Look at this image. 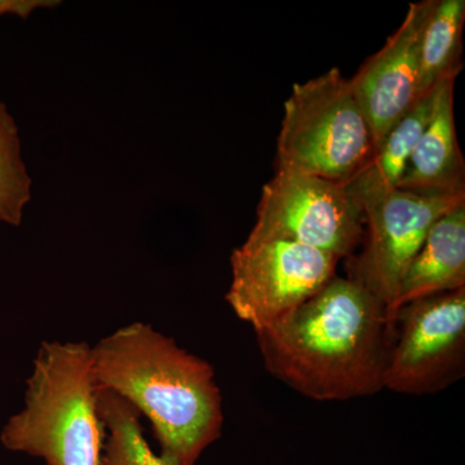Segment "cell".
<instances>
[{
    "instance_id": "1",
    "label": "cell",
    "mask_w": 465,
    "mask_h": 465,
    "mask_svg": "<svg viewBox=\"0 0 465 465\" xmlns=\"http://www.w3.org/2000/svg\"><path fill=\"white\" fill-rule=\"evenodd\" d=\"M255 335L265 369L308 399L349 401L384 390L394 338L387 309L351 278L335 275L302 307Z\"/></svg>"
},
{
    "instance_id": "2",
    "label": "cell",
    "mask_w": 465,
    "mask_h": 465,
    "mask_svg": "<svg viewBox=\"0 0 465 465\" xmlns=\"http://www.w3.org/2000/svg\"><path fill=\"white\" fill-rule=\"evenodd\" d=\"M92 371L109 391L145 415L173 465H194L222 437L223 397L215 370L173 339L134 322L91 347Z\"/></svg>"
},
{
    "instance_id": "3",
    "label": "cell",
    "mask_w": 465,
    "mask_h": 465,
    "mask_svg": "<svg viewBox=\"0 0 465 465\" xmlns=\"http://www.w3.org/2000/svg\"><path fill=\"white\" fill-rule=\"evenodd\" d=\"M87 342L43 341L25 409L5 428L7 448L47 465H100L105 428Z\"/></svg>"
},
{
    "instance_id": "4",
    "label": "cell",
    "mask_w": 465,
    "mask_h": 465,
    "mask_svg": "<svg viewBox=\"0 0 465 465\" xmlns=\"http://www.w3.org/2000/svg\"><path fill=\"white\" fill-rule=\"evenodd\" d=\"M374 150L371 128L338 67L293 85L284 103L277 166L345 185Z\"/></svg>"
},
{
    "instance_id": "5",
    "label": "cell",
    "mask_w": 465,
    "mask_h": 465,
    "mask_svg": "<svg viewBox=\"0 0 465 465\" xmlns=\"http://www.w3.org/2000/svg\"><path fill=\"white\" fill-rule=\"evenodd\" d=\"M339 262L298 242L247 237L232 251L225 300L235 316L259 331L317 295L335 277Z\"/></svg>"
},
{
    "instance_id": "6",
    "label": "cell",
    "mask_w": 465,
    "mask_h": 465,
    "mask_svg": "<svg viewBox=\"0 0 465 465\" xmlns=\"http://www.w3.org/2000/svg\"><path fill=\"white\" fill-rule=\"evenodd\" d=\"M365 217L344 185L277 166L262 188L258 219L249 238H280L322 251L339 260L362 243Z\"/></svg>"
},
{
    "instance_id": "7",
    "label": "cell",
    "mask_w": 465,
    "mask_h": 465,
    "mask_svg": "<svg viewBox=\"0 0 465 465\" xmlns=\"http://www.w3.org/2000/svg\"><path fill=\"white\" fill-rule=\"evenodd\" d=\"M465 374V289L400 308L384 371V390L428 396Z\"/></svg>"
},
{
    "instance_id": "8",
    "label": "cell",
    "mask_w": 465,
    "mask_h": 465,
    "mask_svg": "<svg viewBox=\"0 0 465 465\" xmlns=\"http://www.w3.org/2000/svg\"><path fill=\"white\" fill-rule=\"evenodd\" d=\"M463 201L465 194L424 195L394 189L363 208V247L358 255L348 259V278L385 305L387 320L401 281L430 228Z\"/></svg>"
},
{
    "instance_id": "9",
    "label": "cell",
    "mask_w": 465,
    "mask_h": 465,
    "mask_svg": "<svg viewBox=\"0 0 465 465\" xmlns=\"http://www.w3.org/2000/svg\"><path fill=\"white\" fill-rule=\"evenodd\" d=\"M433 3H411L399 29L349 79L371 128L375 149L419 100V54Z\"/></svg>"
},
{
    "instance_id": "10",
    "label": "cell",
    "mask_w": 465,
    "mask_h": 465,
    "mask_svg": "<svg viewBox=\"0 0 465 465\" xmlns=\"http://www.w3.org/2000/svg\"><path fill=\"white\" fill-rule=\"evenodd\" d=\"M455 79L439 85L432 115L397 189L424 195L465 194V167L455 128Z\"/></svg>"
},
{
    "instance_id": "11",
    "label": "cell",
    "mask_w": 465,
    "mask_h": 465,
    "mask_svg": "<svg viewBox=\"0 0 465 465\" xmlns=\"http://www.w3.org/2000/svg\"><path fill=\"white\" fill-rule=\"evenodd\" d=\"M465 289V201L434 223L401 281L388 317L394 333L396 314L403 305L440 293Z\"/></svg>"
},
{
    "instance_id": "12",
    "label": "cell",
    "mask_w": 465,
    "mask_h": 465,
    "mask_svg": "<svg viewBox=\"0 0 465 465\" xmlns=\"http://www.w3.org/2000/svg\"><path fill=\"white\" fill-rule=\"evenodd\" d=\"M439 85L416 101L415 105L391 128L353 179L345 183V192L362 213L363 208L381 200L399 186L412 150L432 115Z\"/></svg>"
},
{
    "instance_id": "13",
    "label": "cell",
    "mask_w": 465,
    "mask_h": 465,
    "mask_svg": "<svg viewBox=\"0 0 465 465\" xmlns=\"http://www.w3.org/2000/svg\"><path fill=\"white\" fill-rule=\"evenodd\" d=\"M464 0H434L419 54V99L463 69Z\"/></svg>"
},
{
    "instance_id": "14",
    "label": "cell",
    "mask_w": 465,
    "mask_h": 465,
    "mask_svg": "<svg viewBox=\"0 0 465 465\" xmlns=\"http://www.w3.org/2000/svg\"><path fill=\"white\" fill-rule=\"evenodd\" d=\"M99 412L105 428L100 465H173L150 448L140 414L130 403L100 390Z\"/></svg>"
},
{
    "instance_id": "15",
    "label": "cell",
    "mask_w": 465,
    "mask_h": 465,
    "mask_svg": "<svg viewBox=\"0 0 465 465\" xmlns=\"http://www.w3.org/2000/svg\"><path fill=\"white\" fill-rule=\"evenodd\" d=\"M32 200V177L21 155L14 116L0 101V222L18 225Z\"/></svg>"
},
{
    "instance_id": "16",
    "label": "cell",
    "mask_w": 465,
    "mask_h": 465,
    "mask_svg": "<svg viewBox=\"0 0 465 465\" xmlns=\"http://www.w3.org/2000/svg\"><path fill=\"white\" fill-rule=\"evenodd\" d=\"M57 5L56 0H0V16L16 15L26 18L36 9L56 7Z\"/></svg>"
}]
</instances>
